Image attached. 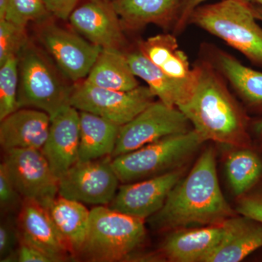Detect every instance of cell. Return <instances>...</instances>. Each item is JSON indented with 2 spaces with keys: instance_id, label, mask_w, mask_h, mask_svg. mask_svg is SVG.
<instances>
[{
  "instance_id": "836d02e7",
  "label": "cell",
  "mask_w": 262,
  "mask_h": 262,
  "mask_svg": "<svg viewBox=\"0 0 262 262\" xmlns=\"http://www.w3.org/2000/svg\"><path fill=\"white\" fill-rule=\"evenodd\" d=\"M80 0H43L51 14L67 20Z\"/></svg>"
},
{
  "instance_id": "ffe728a7",
  "label": "cell",
  "mask_w": 262,
  "mask_h": 262,
  "mask_svg": "<svg viewBox=\"0 0 262 262\" xmlns=\"http://www.w3.org/2000/svg\"><path fill=\"white\" fill-rule=\"evenodd\" d=\"M182 0H114V8L124 29L142 28L149 24L175 25Z\"/></svg>"
},
{
  "instance_id": "d6986e66",
  "label": "cell",
  "mask_w": 262,
  "mask_h": 262,
  "mask_svg": "<svg viewBox=\"0 0 262 262\" xmlns=\"http://www.w3.org/2000/svg\"><path fill=\"white\" fill-rule=\"evenodd\" d=\"M126 56L133 73L146 82L155 97L165 104L178 108L192 94L196 81L195 67L194 77L179 80L165 74L139 49L127 53Z\"/></svg>"
},
{
  "instance_id": "44dd1931",
  "label": "cell",
  "mask_w": 262,
  "mask_h": 262,
  "mask_svg": "<svg viewBox=\"0 0 262 262\" xmlns=\"http://www.w3.org/2000/svg\"><path fill=\"white\" fill-rule=\"evenodd\" d=\"M212 58L210 63L228 81L239 98L252 111L262 116V72L246 67L220 50L213 53Z\"/></svg>"
},
{
  "instance_id": "5bb4252c",
  "label": "cell",
  "mask_w": 262,
  "mask_h": 262,
  "mask_svg": "<svg viewBox=\"0 0 262 262\" xmlns=\"http://www.w3.org/2000/svg\"><path fill=\"white\" fill-rule=\"evenodd\" d=\"M80 112L67 106L51 117V126L42 151L58 180L79 161Z\"/></svg>"
},
{
  "instance_id": "83f0119b",
  "label": "cell",
  "mask_w": 262,
  "mask_h": 262,
  "mask_svg": "<svg viewBox=\"0 0 262 262\" xmlns=\"http://www.w3.org/2000/svg\"><path fill=\"white\" fill-rule=\"evenodd\" d=\"M49 14L43 0H8L5 20L26 27L29 22L43 21Z\"/></svg>"
},
{
  "instance_id": "8fae6325",
  "label": "cell",
  "mask_w": 262,
  "mask_h": 262,
  "mask_svg": "<svg viewBox=\"0 0 262 262\" xmlns=\"http://www.w3.org/2000/svg\"><path fill=\"white\" fill-rule=\"evenodd\" d=\"M38 39L58 70L75 83L87 77L102 50L80 34L53 23H44Z\"/></svg>"
},
{
  "instance_id": "7402d4cb",
  "label": "cell",
  "mask_w": 262,
  "mask_h": 262,
  "mask_svg": "<svg viewBox=\"0 0 262 262\" xmlns=\"http://www.w3.org/2000/svg\"><path fill=\"white\" fill-rule=\"evenodd\" d=\"M46 208L74 258H77L87 234L91 211L83 203L59 195Z\"/></svg>"
},
{
  "instance_id": "4316f807",
  "label": "cell",
  "mask_w": 262,
  "mask_h": 262,
  "mask_svg": "<svg viewBox=\"0 0 262 262\" xmlns=\"http://www.w3.org/2000/svg\"><path fill=\"white\" fill-rule=\"evenodd\" d=\"M18 58L12 56L0 65V120L19 108Z\"/></svg>"
},
{
  "instance_id": "7c38bea8",
  "label": "cell",
  "mask_w": 262,
  "mask_h": 262,
  "mask_svg": "<svg viewBox=\"0 0 262 262\" xmlns=\"http://www.w3.org/2000/svg\"><path fill=\"white\" fill-rule=\"evenodd\" d=\"M186 171L187 168L183 166L153 178L120 184L108 207L141 220L149 219L161 209Z\"/></svg>"
},
{
  "instance_id": "1f68e13d",
  "label": "cell",
  "mask_w": 262,
  "mask_h": 262,
  "mask_svg": "<svg viewBox=\"0 0 262 262\" xmlns=\"http://www.w3.org/2000/svg\"><path fill=\"white\" fill-rule=\"evenodd\" d=\"M236 210L239 215L262 223V183L238 198Z\"/></svg>"
},
{
  "instance_id": "2e32d148",
  "label": "cell",
  "mask_w": 262,
  "mask_h": 262,
  "mask_svg": "<svg viewBox=\"0 0 262 262\" xmlns=\"http://www.w3.org/2000/svg\"><path fill=\"white\" fill-rule=\"evenodd\" d=\"M0 121V144L3 151L42 149L51 126L50 115L32 108H18Z\"/></svg>"
},
{
  "instance_id": "f546056e",
  "label": "cell",
  "mask_w": 262,
  "mask_h": 262,
  "mask_svg": "<svg viewBox=\"0 0 262 262\" xmlns=\"http://www.w3.org/2000/svg\"><path fill=\"white\" fill-rule=\"evenodd\" d=\"M20 243V233L17 215H3L0 223V261L14 253Z\"/></svg>"
},
{
  "instance_id": "f35d334b",
  "label": "cell",
  "mask_w": 262,
  "mask_h": 262,
  "mask_svg": "<svg viewBox=\"0 0 262 262\" xmlns=\"http://www.w3.org/2000/svg\"><path fill=\"white\" fill-rule=\"evenodd\" d=\"M249 3H252V4L260 5L262 6V0H247Z\"/></svg>"
},
{
  "instance_id": "e575fe53",
  "label": "cell",
  "mask_w": 262,
  "mask_h": 262,
  "mask_svg": "<svg viewBox=\"0 0 262 262\" xmlns=\"http://www.w3.org/2000/svg\"><path fill=\"white\" fill-rule=\"evenodd\" d=\"M206 0H182L179 8L178 18L174 25V31L179 33L182 32L189 24V18L192 12Z\"/></svg>"
},
{
  "instance_id": "60d3db41",
  "label": "cell",
  "mask_w": 262,
  "mask_h": 262,
  "mask_svg": "<svg viewBox=\"0 0 262 262\" xmlns=\"http://www.w3.org/2000/svg\"><path fill=\"white\" fill-rule=\"evenodd\" d=\"M261 139H262V138H261Z\"/></svg>"
},
{
  "instance_id": "484cf974",
  "label": "cell",
  "mask_w": 262,
  "mask_h": 262,
  "mask_svg": "<svg viewBox=\"0 0 262 262\" xmlns=\"http://www.w3.org/2000/svg\"><path fill=\"white\" fill-rule=\"evenodd\" d=\"M225 170L232 192L239 198L261 183V157L252 147L237 148L227 157Z\"/></svg>"
},
{
  "instance_id": "ac0fdd59",
  "label": "cell",
  "mask_w": 262,
  "mask_h": 262,
  "mask_svg": "<svg viewBox=\"0 0 262 262\" xmlns=\"http://www.w3.org/2000/svg\"><path fill=\"white\" fill-rule=\"evenodd\" d=\"M222 235V224L177 229L163 241L160 253L170 261L203 262L220 244Z\"/></svg>"
},
{
  "instance_id": "603a6c76",
  "label": "cell",
  "mask_w": 262,
  "mask_h": 262,
  "mask_svg": "<svg viewBox=\"0 0 262 262\" xmlns=\"http://www.w3.org/2000/svg\"><path fill=\"white\" fill-rule=\"evenodd\" d=\"M80 112L79 161L100 159L113 154L120 125L87 112Z\"/></svg>"
},
{
  "instance_id": "8992f818",
  "label": "cell",
  "mask_w": 262,
  "mask_h": 262,
  "mask_svg": "<svg viewBox=\"0 0 262 262\" xmlns=\"http://www.w3.org/2000/svg\"><path fill=\"white\" fill-rule=\"evenodd\" d=\"M204 142L194 129L167 136L113 158L114 169L121 184L153 178L184 166Z\"/></svg>"
},
{
  "instance_id": "5b68a950",
  "label": "cell",
  "mask_w": 262,
  "mask_h": 262,
  "mask_svg": "<svg viewBox=\"0 0 262 262\" xmlns=\"http://www.w3.org/2000/svg\"><path fill=\"white\" fill-rule=\"evenodd\" d=\"M247 0H222L192 12L189 24L204 29L262 68V27Z\"/></svg>"
},
{
  "instance_id": "6da1fadb",
  "label": "cell",
  "mask_w": 262,
  "mask_h": 262,
  "mask_svg": "<svg viewBox=\"0 0 262 262\" xmlns=\"http://www.w3.org/2000/svg\"><path fill=\"white\" fill-rule=\"evenodd\" d=\"M234 213L222 194L215 151L202 153L189 173L170 191L159 211L148 219L156 231L220 225Z\"/></svg>"
},
{
  "instance_id": "f1b7e54d",
  "label": "cell",
  "mask_w": 262,
  "mask_h": 262,
  "mask_svg": "<svg viewBox=\"0 0 262 262\" xmlns=\"http://www.w3.org/2000/svg\"><path fill=\"white\" fill-rule=\"evenodd\" d=\"M28 42L25 27L0 20V65L10 57L18 56Z\"/></svg>"
},
{
  "instance_id": "3957f363",
  "label": "cell",
  "mask_w": 262,
  "mask_h": 262,
  "mask_svg": "<svg viewBox=\"0 0 262 262\" xmlns=\"http://www.w3.org/2000/svg\"><path fill=\"white\" fill-rule=\"evenodd\" d=\"M18 58L19 108H36L51 117L70 106L73 85L46 52L29 40Z\"/></svg>"
},
{
  "instance_id": "52a82bcc",
  "label": "cell",
  "mask_w": 262,
  "mask_h": 262,
  "mask_svg": "<svg viewBox=\"0 0 262 262\" xmlns=\"http://www.w3.org/2000/svg\"><path fill=\"white\" fill-rule=\"evenodd\" d=\"M148 86L127 91L93 85L85 80L73 84L70 105L78 111L94 114L117 125H125L155 101Z\"/></svg>"
},
{
  "instance_id": "d590c367",
  "label": "cell",
  "mask_w": 262,
  "mask_h": 262,
  "mask_svg": "<svg viewBox=\"0 0 262 262\" xmlns=\"http://www.w3.org/2000/svg\"><path fill=\"white\" fill-rule=\"evenodd\" d=\"M252 130L258 137L262 138V118L257 119L252 122Z\"/></svg>"
},
{
  "instance_id": "9c48e42d",
  "label": "cell",
  "mask_w": 262,
  "mask_h": 262,
  "mask_svg": "<svg viewBox=\"0 0 262 262\" xmlns=\"http://www.w3.org/2000/svg\"><path fill=\"white\" fill-rule=\"evenodd\" d=\"M120 183L111 156L78 161L58 180V195L83 204L108 206Z\"/></svg>"
},
{
  "instance_id": "30bf717a",
  "label": "cell",
  "mask_w": 262,
  "mask_h": 262,
  "mask_svg": "<svg viewBox=\"0 0 262 262\" xmlns=\"http://www.w3.org/2000/svg\"><path fill=\"white\" fill-rule=\"evenodd\" d=\"M2 163L24 199L46 208L58 195V179L42 149L5 150Z\"/></svg>"
},
{
  "instance_id": "ab89813d",
  "label": "cell",
  "mask_w": 262,
  "mask_h": 262,
  "mask_svg": "<svg viewBox=\"0 0 262 262\" xmlns=\"http://www.w3.org/2000/svg\"><path fill=\"white\" fill-rule=\"evenodd\" d=\"M108 1L113 2L114 0H108Z\"/></svg>"
},
{
  "instance_id": "d4e9b609",
  "label": "cell",
  "mask_w": 262,
  "mask_h": 262,
  "mask_svg": "<svg viewBox=\"0 0 262 262\" xmlns=\"http://www.w3.org/2000/svg\"><path fill=\"white\" fill-rule=\"evenodd\" d=\"M84 80L93 85L113 91H131L139 86L126 54L118 49L101 50Z\"/></svg>"
},
{
  "instance_id": "4fadbf2b",
  "label": "cell",
  "mask_w": 262,
  "mask_h": 262,
  "mask_svg": "<svg viewBox=\"0 0 262 262\" xmlns=\"http://www.w3.org/2000/svg\"><path fill=\"white\" fill-rule=\"evenodd\" d=\"M69 20L78 34L102 49L121 50L125 43L121 20L108 0H88Z\"/></svg>"
},
{
  "instance_id": "74e56055",
  "label": "cell",
  "mask_w": 262,
  "mask_h": 262,
  "mask_svg": "<svg viewBox=\"0 0 262 262\" xmlns=\"http://www.w3.org/2000/svg\"><path fill=\"white\" fill-rule=\"evenodd\" d=\"M251 5V9L253 13V15H255L256 18L258 20H261L262 21V6L260 5L252 4V3H249Z\"/></svg>"
},
{
  "instance_id": "8d00e7d4",
  "label": "cell",
  "mask_w": 262,
  "mask_h": 262,
  "mask_svg": "<svg viewBox=\"0 0 262 262\" xmlns=\"http://www.w3.org/2000/svg\"><path fill=\"white\" fill-rule=\"evenodd\" d=\"M8 10V0H0V20H5Z\"/></svg>"
},
{
  "instance_id": "7a4b0ae2",
  "label": "cell",
  "mask_w": 262,
  "mask_h": 262,
  "mask_svg": "<svg viewBox=\"0 0 262 262\" xmlns=\"http://www.w3.org/2000/svg\"><path fill=\"white\" fill-rule=\"evenodd\" d=\"M189 98L179 106L203 141L236 148L252 147L248 117L231 95L223 76L208 62L195 66Z\"/></svg>"
},
{
  "instance_id": "277c9868",
  "label": "cell",
  "mask_w": 262,
  "mask_h": 262,
  "mask_svg": "<svg viewBox=\"0 0 262 262\" xmlns=\"http://www.w3.org/2000/svg\"><path fill=\"white\" fill-rule=\"evenodd\" d=\"M146 237L144 220L106 206L91 211L85 239L78 257L84 261H126Z\"/></svg>"
},
{
  "instance_id": "ba28073f",
  "label": "cell",
  "mask_w": 262,
  "mask_h": 262,
  "mask_svg": "<svg viewBox=\"0 0 262 262\" xmlns=\"http://www.w3.org/2000/svg\"><path fill=\"white\" fill-rule=\"evenodd\" d=\"M192 129L190 122L179 108L169 106L160 100L154 101L131 121L120 126L112 158Z\"/></svg>"
},
{
  "instance_id": "e0dca14e",
  "label": "cell",
  "mask_w": 262,
  "mask_h": 262,
  "mask_svg": "<svg viewBox=\"0 0 262 262\" xmlns=\"http://www.w3.org/2000/svg\"><path fill=\"white\" fill-rule=\"evenodd\" d=\"M220 244L203 262H238L262 247V223L246 215L230 217L223 224Z\"/></svg>"
},
{
  "instance_id": "9a60e30c",
  "label": "cell",
  "mask_w": 262,
  "mask_h": 262,
  "mask_svg": "<svg viewBox=\"0 0 262 262\" xmlns=\"http://www.w3.org/2000/svg\"><path fill=\"white\" fill-rule=\"evenodd\" d=\"M17 220L20 241L39 248L54 262L75 258L48 210L42 205L32 200L24 199Z\"/></svg>"
},
{
  "instance_id": "cb8c5ba5",
  "label": "cell",
  "mask_w": 262,
  "mask_h": 262,
  "mask_svg": "<svg viewBox=\"0 0 262 262\" xmlns=\"http://www.w3.org/2000/svg\"><path fill=\"white\" fill-rule=\"evenodd\" d=\"M139 50L158 68L167 75L188 80L195 75L194 67L191 68L187 55L179 48L173 35L162 34L148 38L139 43Z\"/></svg>"
},
{
  "instance_id": "d6a6232c",
  "label": "cell",
  "mask_w": 262,
  "mask_h": 262,
  "mask_svg": "<svg viewBox=\"0 0 262 262\" xmlns=\"http://www.w3.org/2000/svg\"><path fill=\"white\" fill-rule=\"evenodd\" d=\"M6 262H54L46 253L32 245L20 241L14 253Z\"/></svg>"
},
{
  "instance_id": "4dcf8cb0",
  "label": "cell",
  "mask_w": 262,
  "mask_h": 262,
  "mask_svg": "<svg viewBox=\"0 0 262 262\" xmlns=\"http://www.w3.org/2000/svg\"><path fill=\"white\" fill-rule=\"evenodd\" d=\"M24 198L15 188L4 165H0V208L2 215H18Z\"/></svg>"
}]
</instances>
